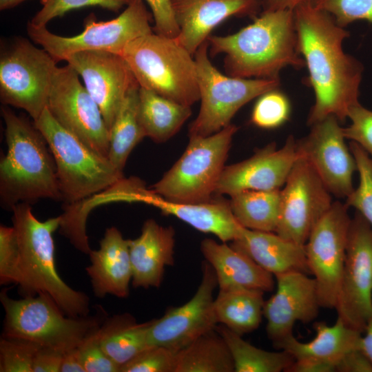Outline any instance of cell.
I'll return each instance as SVG.
<instances>
[{
  "label": "cell",
  "mask_w": 372,
  "mask_h": 372,
  "mask_svg": "<svg viewBox=\"0 0 372 372\" xmlns=\"http://www.w3.org/2000/svg\"><path fill=\"white\" fill-rule=\"evenodd\" d=\"M293 13L298 50L315 95L307 123L311 126L329 116L343 122L351 107L359 102L364 70L343 49L349 32L311 2L298 6Z\"/></svg>",
  "instance_id": "6da1fadb"
},
{
  "label": "cell",
  "mask_w": 372,
  "mask_h": 372,
  "mask_svg": "<svg viewBox=\"0 0 372 372\" xmlns=\"http://www.w3.org/2000/svg\"><path fill=\"white\" fill-rule=\"evenodd\" d=\"M207 41L211 56L225 54L223 67L231 76L280 79L283 68L305 66L292 10H263L236 33L210 35Z\"/></svg>",
  "instance_id": "7a4b0ae2"
},
{
  "label": "cell",
  "mask_w": 372,
  "mask_h": 372,
  "mask_svg": "<svg viewBox=\"0 0 372 372\" xmlns=\"http://www.w3.org/2000/svg\"><path fill=\"white\" fill-rule=\"evenodd\" d=\"M7 152L0 163V196L9 209L40 198L61 199L56 165L42 133L34 125L1 107Z\"/></svg>",
  "instance_id": "3957f363"
},
{
  "label": "cell",
  "mask_w": 372,
  "mask_h": 372,
  "mask_svg": "<svg viewBox=\"0 0 372 372\" xmlns=\"http://www.w3.org/2000/svg\"><path fill=\"white\" fill-rule=\"evenodd\" d=\"M11 211L20 251L19 293L22 298L46 293L65 315L73 318L88 316V296L67 285L56 268L53 234L59 229L61 216L41 221L34 216L28 203H18Z\"/></svg>",
  "instance_id": "277c9868"
},
{
  "label": "cell",
  "mask_w": 372,
  "mask_h": 372,
  "mask_svg": "<svg viewBox=\"0 0 372 372\" xmlns=\"http://www.w3.org/2000/svg\"><path fill=\"white\" fill-rule=\"evenodd\" d=\"M121 56L140 87L190 107L200 100L194 56L176 38L153 32L129 43Z\"/></svg>",
  "instance_id": "5b68a950"
},
{
  "label": "cell",
  "mask_w": 372,
  "mask_h": 372,
  "mask_svg": "<svg viewBox=\"0 0 372 372\" xmlns=\"http://www.w3.org/2000/svg\"><path fill=\"white\" fill-rule=\"evenodd\" d=\"M34 123L52 153L61 199L68 205L111 189L123 179L108 158L60 125L47 107Z\"/></svg>",
  "instance_id": "8992f818"
},
{
  "label": "cell",
  "mask_w": 372,
  "mask_h": 372,
  "mask_svg": "<svg viewBox=\"0 0 372 372\" xmlns=\"http://www.w3.org/2000/svg\"><path fill=\"white\" fill-rule=\"evenodd\" d=\"M0 300L5 311L2 336L27 340L41 347L65 352L77 347L100 326L97 317L65 315L46 293L16 300L3 289Z\"/></svg>",
  "instance_id": "52a82bcc"
},
{
  "label": "cell",
  "mask_w": 372,
  "mask_h": 372,
  "mask_svg": "<svg viewBox=\"0 0 372 372\" xmlns=\"http://www.w3.org/2000/svg\"><path fill=\"white\" fill-rule=\"evenodd\" d=\"M237 130L231 123L209 136H189L182 156L151 190L174 203H203L212 199Z\"/></svg>",
  "instance_id": "ba28073f"
},
{
  "label": "cell",
  "mask_w": 372,
  "mask_h": 372,
  "mask_svg": "<svg viewBox=\"0 0 372 372\" xmlns=\"http://www.w3.org/2000/svg\"><path fill=\"white\" fill-rule=\"evenodd\" d=\"M208 41L194 54L200 107L191 123L189 136H206L231 124L245 104L261 94L278 88L280 79H243L220 72L208 56Z\"/></svg>",
  "instance_id": "9c48e42d"
},
{
  "label": "cell",
  "mask_w": 372,
  "mask_h": 372,
  "mask_svg": "<svg viewBox=\"0 0 372 372\" xmlns=\"http://www.w3.org/2000/svg\"><path fill=\"white\" fill-rule=\"evenodd\" d=\"M153 16L143 0H131L124 11L109 21H97L91 14L84 21V29L73 37H62L50 32L46 26L28 23L32 41L45 49L58 62L69 55L85 50H103L121 54L131 41L153 32Z\"/></svg>",
  "instance_id": "30bf717a"
},
{
  "label": "cell",
  "mask_w": 372,
  "mask_h": 372,
  "mask_svg": "<svg viewBox=\"0 0 372 372\" xmlns=\"http://www.w3.org/2000/svg\"><path fill=\"white\" fill-rule=\"evenodd\" d=\"M56 63L45 49L25 39L16 40L1 54V103L38 119L48 105Z\"/></svg>",
  "instance_id": "8fae6325"
},
{
  "label": "cell",
  "mask_w": 372,
  "mask_h": 372,
  "mask_svg": "<svg viewBox=\"0 0 372 372\" xmlns=\"http://www.w3.org/2000/svg\"><path fill=\"white\" fill-rule=\"evenodd\" d=\"M345 203L333 202L312 229L305 245L310 274L316 280L320 307L335 308L345 261L351 218Z\"/></svg>",
  "instance_id": "7c38bea8"
},
{
  "label": "cell",
  "mask_w": 372,
  "mask_h": 372,
  "mask_svg": "<svg viewBox=\"0 0 372 372\" xmlns=\"http://www.w3.org/2000/svg\"><path fill=\"white\" fill-rule=\"evenodd\" d=\"M79 76L68 63L56 68L47 108L60 125L108 158L109 130L99 107Z\"/></svg>",
  "instance_id": "4fadbf2b"
},
{
  "label": "cell",
  "mask_w": 372,
  "mask_h": 372,
  "mask_svg": "<svg viewBox=\"0 0 372 372\" xmlns=\"http://www.w3.org/2000/svg\"><path fill=\"white\" fill-rule=\"evenodd\" d=\"M335 309L347 326L361 333L372 318V227L357 211L350 223Z\"/></svg>",
  "instance_id": "5bb4252c"
},
{
  "label": "cell",
  "mask_w": 372,
  "mask_h": 372,
  "mask_svg": "<svg viewBox=\"0 0 372 372\" xmlns=\"http://www.w3.org/2000/svg\"><path fill=\"white\" fill-rule=\"evenodd\" d=\"M280 215L276 232L304 246L312 229L333 201L315 169L299 156L280 190Z\"/></svg>",
  "instance_id": "9a60e30c"
},
{
  "label": "cell",
  "mask_w": 372,
  "mask_h": 372,
  "mask_svg": "<svg viewBox=\"0 0 372 372\" xmlns=\"http://www.w3.org/2000/svg\"><path fill=\"white\" fill-rule=\"evenodd\" d=\"M200 283L193 297L184 304L169 308L158 319L151 320L147 331L149 346H161L178 352L218 324L213 294L218 286L215 272L205 262Z\"/></svg>",
  "instance_id": "2e32d148"
},
{
  "label": "cell",
  "mask_w": 372,
  "mask_h": 372,
  "mask_svg": "<svg viewBox=\"0 0 372 372\" xmlns=\"http://www.w3.org/2000/svg\"><path fill=\"white\" fill-rule=\"evenodd\" d=\"M340 123L335 116H329L313 124L308 135L297 141V149L330 193L347 198L355 189L357 167Z\"/></svg>",
  "instance_id": "e0dca14e"
},
{
  "label": "cell",
  "mask_w": 372,
  "mask_h": 372,
  "mask_svg": "<svg viewBox=\"0 0 372 372\" xmlns=\"http://www.w3.org/2000/svg\"><path fill=\"white\" fill-rule=\"evenodd\" d=\"M65 61L81 76L110 132L126 94L139 85L126 61L118 54L103 50L78 52Z\"/></svg>",
  "instance_id": "ac0fdd59"
},
{
  "label": "cell",
  "mask_w": 372,
  "mask_h": 372,
  "mask_svg": "<svg viewBox=\"0 0 372 372\" xmlns=\"http://www.w3.org/2000/svg\"><path fill=\"white\" fill-rule=\"evenodd\" d=\"M299 156L297 140L293 136L280 148L271 142L249 158L225 166L215 194L231 196L248 190L280 189Z\"/></svg>",
  "instance_id": "d6986e66"
},
{
  "label": "cell",
  "mask_w": 372,
  "mask_h": 372,
  "mask_svg": "<svg viewBox=\"0 0 372 372\" xmlns=\"http://www.w3.org/2000/svg\"><path fill=\"white\" fill-rule=\"evenodd\" d=\"M275 278L276 289L265 302L263 316L267 320V336L277 349L283 340L293 335L296 322H312L321 307L316 280L308 273L294 271Z\"/></svg>",
  "instance_id": "ffe728a7"
},
{
  "label": "cell",
  "mask_w": 372,
  "mask_h": 372,
  "mask_svg": "<svg viewBox=\"0 0 372 372\" xmlns=\"http://www.w3.org/2000/svg\"><path fill=\"white\" fill-rule=\"evenodd\" d=\"M177 41L193 56L216 26L232 16L256 14L260 0H170Z\"/></svg>",
  "instance_id": "44dd1931"
},
{
  "label": "cell",
  "mask_w": 372,
  "mask_h": 372,
  "mask_svg": "<svg viewBox=\"0 0 372 372\" xmlns=\"http://www.w3.org/2000/svg\"><path fill=\"white\" fill-rule=\"evenodd\" d=\"M88 255L90 263L85 271L94 296L99 298L107 295L127 298L132 279L129 239H125L116 227H109L99 248L91 250Z\"/></svg>",
  "instance_id": "7402d4cb"
},
{
  "label": "cell",
  "mask_w": 372,
  "mask_h": 372,
  "mask_svg": "<svg viewBox=\"0 0 372 372\" xmlns=\"http://www.w3.org/2000/svg\"><path fill=\"white\" fill-rule=\"evenodd\" d=\"M132 268V285L134 288H158L165 267L174 265L175 231L154 219L145 221L140 236L129 239Z\"/></svg>",
  "instance_id": "603a6c76"
},
{
  "label": "cell",
  "mask_w": 372,
  "mask_h": 372,
  "mask_svg": "<svg viewBox=\"0 0 372 372\" xmlns=\"http://www.w3.org/2000/svg\"><path fill=\"white\" fill-rule=\"evenodd\" d=\"M141 202L154 205L163 214L175 216L200 232L212 234L223 242L238 238L244 228L234 217L229 202L223 200L174 203L147 189Z\"/></svg>",
  "instance_id": "cb8c5ba5"
},
{
  "label": "cell",
  "mask_w": 372,
  "mask_h": 372,
  "mask_svg": "<svg viewBox=\"0 0 372 372\" xmlns=\"http://www.w3.org/2000/svg\"><path fill=\"white\" fill-rule=\"evenodd\" d=\"M200 250L215 272L219 289L247 288L265 293L273 290V276L226 242L205 238Z\"/></svg>",
  "instance_id": "d4e9b609"
},
{
  "label": "cell",
  "mask_w": 372,
  "mask_h": 372,
  "mask_svg": "<svg viewBox=\"0 0 372 372\" xmlns=\"http://www.w3.org/2000/svg\"><path fill=\"white\" fill-rule=\"evenodd\" d=\"M231 246L274 276L294 271L310 274L304 246L283 238L275 232L244 227Z\"/></svg>",
  "instance_id": "484cf974"
},
{
  "label": "cell",
  "mask_w": 372,
  "mask_h": 372,
  "mask_svg": "<svg viewBox=\"0 0 372 372\" xmlns=\"http://www.w3.org/2000/svg\"><path fill=\"white\" fill-rule=\"evenodd\" d=\"M313 329L316 336L312 340L302 342L292 335L283 340L277 349L288 352L294 360L313 358L335 365L346 353L360 349L362 333L347 326L338 317L333 325L316 322Z\"/></svg>",
  "instance_id": "4316f807"
},
{
  "label": "cell",
  "mask_w": 372,
  "mask_h": 372,
  "mask_svg": "<svg viewBox=\"0 0 372 372\" xmlns=\"http://www.w3.org/2000/svg\"><path fill=\"white\" fill-rule=\"evenodd\" d=\"M265 292L258 289H219L214 300L218 324L243 335L257 329L262 321Z\"/></svg>",
  "instance_id": "83f0119b"
},
{
  "label": "cell",
  "mask_w": 372,
  "mask_h": 372,
  "mask_svg": "<svg viewBox=\"0 0 372 372\" xmlns=\"http://www.w3.org/2000/svg\"><path fill=\"white\" fill-rule=\"evenodd\" d=\"M192 114L190 106L140 87L138 116L145 136L164 143L175 135Z\"/></svg>",
  "instance_id": "f1b7e54d"
},
{
  "label": "cell",
  "mask_w": 372,
  "mask_h": 372,
  "mask_svg": "<svg viewBox=\"0 0 372 372\" xmlns=\"http://www.w3.org/2000/svg\"><path fill=\"white\" fill-rule=\"evenodd\" d=\"M151 320L138 323L130 313L116 314L99 327L101 345L121 368L149 346L147 331Z\"/></svg>",
  "instance_id": "f546056e"
},
{
  "label": "cell",
  "mask_w": 372,
  "mask_h": 372,
  "mask_svg": "<svg viewBox=\"0 0 372 372\" xmlns=\"http://www.w3.org/2000/svg\"><path fill=\"white\" fill-rule=\"evenodd\" d=\"M175 372H234V365L227 343L215 329L177 352Z\"/></svg>",
  "instance_id": "4dcf8cb0"
},
{
  "label": "cell",
  "mask_w": 372,
  "mask_h": 372,
  "mask_svg": "<svg viewBox=\"0 0 372 372\" xmlns=\"http://www.w3.org/2000/svg\"><path fill=\"white\" fill-rule=\"evenodd\" d=\"M139 88L136 85L129 90L110 130L108 159L121 172L132 149L146 136L138 116Z\"/></svg>",
  "instance_id": "1f68e13d"
},
{
  "label": "cell",
  "mask_w": 372,
  "mask_h": 372,
  "mask_svg": "<svg viewBox=\"0 0 372 372\" xmlns=\"http://www.w3.org/2000/svg\"><path fill=\"white\" fill-rule=\"evenodd\" d=\"M280 190H248L230 196L229 205L234 217L245 228L276 232L280 215Z\"/></svg>",
  "instance_id": "d6a6232c"
},
{
  "label": "cell",
  "mask_w": 372,
  "mask_h": 372,
  "mask_svg": "<svg viewBox=\"0 0 372 372\" xmlns=\"http://www.w3.org/2000/svg\"><path fill=\"white\" fill-rule=\"evenodd\" d=\"M215 329L229 347L234 372H286L294 361L288 352L268 351L258 348L223 324H217Z\"/></svg>",
  "instance_id": "836d02e7"
},
{
  "label": "cell",
  "mask_w": 372,
  "mask_h": 372,
  "mask_svg": "<svg viewBox=\"0 0 372 372\" xmlns=\"http://www.w3.org/2000/svg\"><path fill=\"white\" fill-rule=\"evenodd\" d=\"M349 149L356 163L360 181L346 198L345 204L355 209L372 227V157L355 142H350Z\"/></svg>",
  "instance_id": "e575fe53"
},
{
  "label": "cell",
  "mask_w": 372,
  "mask_h": 372,
  "mask_svg": "<svg viewBox=\"0 0 372 372\" xmlns=\"http://www.w3.org/2000/svg\"><path fill=\"white\" fill-rule=\"evenodd\" d=\"M251 116V122L262 129H274L285 123L290 117L289 98L278 88L258 97Z\"/></svg>",
  "instance_id": "d590c367"
},
{
  "label": "cell",
  "mask_w": 372,
  "mask_h": 372,
  "mask_svg": "<svg viewBox=\"0 0 372 372\" xmlns=\"http://www.w3.org/2000/svg\"><path fill=\"white\" fill-rule=\"evenodd\" d=\"M39 344L21 338L1 337L0 372H32Z\"/></svg>",
  "instance_id": "8d00e7d4"
},
{
  "label": "cell",
  "mask_w": 372,
  "mask_h": 372,
  "mask_svg": "<svg viewBox=\"0 0 372 372\" xmlns=\"http://www.w3.org/2000/svg\"><path fill=\"white\" fill-rule=\"evenodd\" d=\"M131 0H46L42 8L29 22L37 27L46 26L52 19L72 10L87 6H99L114 12L127 6Z\"/></svg>",
  "instance_id": "74e56055"
},
{
  "label": "cell",
  "mask_w": 372,
  "mask_h": 372,
  "mask_svg": "<svg viewBox=\"0 0 372 372\" xmlns=\"http://www.w3.org/2000/svg\"><path fill=\"white\" fill-rule=\"evenodd\" d=\"M311 3L343 28L356 21L372 24V0H313Z\"/></svg>",
  "instance_id": "f35d334b"
},
{
  "label": "cell",
  "mask_w": 372,
  "mask_h": 372,
  "mask_svg": "<svg viewBox=\"0 0 372 372\" xmlns=\"http://www.w3.org/2000/svg\"><path fill=\"white\" fill-rule=\"evenodd\" d=\"M20 251L13 226H0V284L18 285L21 281Z\"/></svg>",
  "instance_id": "ab89813d"
},
{
  "label": "cell",
  "mask_w": 372,
  "mask_h": 372,
  "mask_svg": "<svg viewBox=\"0 0 372 372\" xmlns=\"http://www.w3.org/2000/svg\"><path fill=\"white\" fill-rule=\"evenodd\" d=\"M176 352L149 346L120 368V372H175Z\"/></svg>",
  "instance_id": "60d3db41"
},
{
  "label": "cell",
  "mask_w": 372,
  "mask_h": 372,
  "mask_svg": "<svg viewBox=\"0 0 372 372\" xmlns=\"http://www.w3.org/2000/svg\"><path fill=\"white\" fill-rule=\"evenodd\" d=\"M100 326L89 333L77 347L84 369L85 372H120L119 366L106 354L101 345Z\"/></svg>",
  "instance_id": "b9f144b4"
},
{
  "label": "cell",
  "mask_w": 372,
  "mask_h": 372,
  "mask_svg": "<svg viewBox=\"0 0 372 372\" xmlns=\"http://www.w3.org/2000/svg\"><path fill=\"white\" fill-rule=\"evenodd\" d=\"M347 118L350 124L343 127L346 139L358 144L372 157V110L358 102L351 107Z\"/></svg>",
  "instance_id": "7bdbcfd3"
},
{
  "label": "cell",
  "mask_w": 372,
  "mask_h": 372,
  "mask_svg": "<svg viewBox=\"0 0 372 372\" xmlns=\"http://www.w3.org/2000/svg\"><path fill=\"white\" fill-rule=\"evenodd\" d=\"M153 16V31L160 35L176 38L179 29L176 21L170 0H145Z\"/></svg>",
  "instance_id": "ee69618b"
},
{
  "label": "cell",
  "mask_w": 372,
  "mask_h": 372,
  "mask_svg": "<svg viewBox=\"0 0 372 372\" xmlns=\"http://www.w3.org/2000/svg\"><path fill=\"white\" fill-rule=\"evenodd\" d=\"M335 371L372 372V363L359 348L354 349L337 362Z\"/></svg>",
  "instance_id": "f6af8a7d"
},
{
  "label": "cell",
  "mask_w": 372,
  "mask_h": 372,
  "mask_svg": "<svg viewBox=\"0 0 372 372\" xmlns=\"http://www.w3.org/2000/svg\"><path fill=\"white\" fill-rule=\"evenodd\" d=\"M63 351L49 347H41L34 359L32 372H60Z\"/></svg>",
  "instance_id": "bcb514c9"
},
{
  "label": "cell",
  "mask_w": 372,
  "mask_h": 372,
  "mask_svg": "<svg viewBox=\"0 0 372 372\" xmlns=\"http://www.w3.org/2000/svg\"><path fill=\"white\" fill-rule=\"evenodd\" d=\"M335 364L313 358H298L288 368L286 372H333Z\"/></svg>",
  "instance_id": "7dc6e473"
},
{
  "label": "cell",
  "mask_w": 372,
  "mask_h": 372,
  "mask_svg": "<svg viewBox=\"0 0 372 372\" xmlns=\"http://www.w3.org/2000/svg\"><path fill=\"white\" fill-rule=\"evenodd\" d=\"M60 372H85L77 347L63 353Z\"/></svg>",
  "instance_id": "c3c4849f"
},
{
  "label": "cell",
  "mask_w": 372,
  "mask_h": 372,
  "mask_svg": "<svg viewBox=\"0 0 372 372\" xmlns=\"http://www.w3.org/2000/svg\"><path fill=\"white\" fill-rule=\"evenodd\" d=\"M313 0H261L263 10H292Z\"/></svg>",
  "instance_id": "681fc988"
},
{
  "label": "cell",
  "mask_w": 372,
  "mask_h": 372,
  "mask_svg": "<svg viewBox=\"0 0 372 372\" xmlns=\"http://www.w3.org/2000/svg\"><path fill=\"white\" fill-rule=\"evenodd\" d=\"M364 332V335H362L360 340V349L372 363V318L368 322Z\"/></svg>",
  "instance_id": "f907efd6"
},
{
  "label": "cell",
  "mask_w": 372,
  "mask_h": 372,
  "mask_svg": "<svg viewBox=\"0 0 372 372\" xmlns=\"http://www.w3.org/2000/svg\"><path fill=\"white\" fill-rule=\"evenodd\" d=\"M26 0H0V10H4L12 8ZM46 0H40L43 4Z\"/></svg>",
  "instance_id": "816d5d0a"
},
{
  "label": "cell",
  "mask_w": 372,
  "mask_h": 372,
  "mask_svg": "<svg viewBox=\"0 0 372 372\" xmlns=\"http://www.w3.org/2000/svg\"><path fill=\"white\" fill-rule=\"evenodd\" d=\"M261 1V0H260Z\"/></svg>",
  "instance_id": "f5cc1de1"
}]
</instances>
